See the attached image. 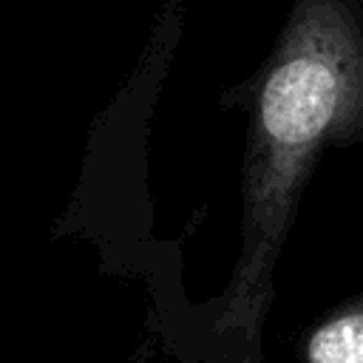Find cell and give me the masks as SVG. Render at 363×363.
<instances>
[{"label": "cell", "mask_w": 363, "mask_h": 363, "mask_svg": "<svg viewBox=\"0 0 363 363\" xmlns=\"http://www.w3.org/2000/svg\"><path fill=\"white\" fill-rule=\"evenodd\" d=\"M312 363H363V315L326 323L312 337Z\"/></svg>", "instance_id": "1"}]
</instances>
